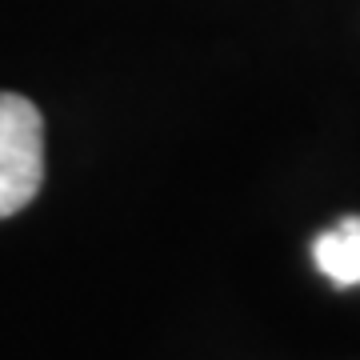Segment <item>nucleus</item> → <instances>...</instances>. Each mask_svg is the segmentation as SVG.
I'll return each instance as SVG.
<instances>
[{"instance_id": "f257e3e1", "label": "nucleus", "mask_w": 360, "mask_h": 360, "mask_svg": "<svg viewBox=\"0 0 360 360\" xmlns=\"http://www.w3.org/2000/svg\"><path fill=\"white\" fill-rule=\"evenodd\" d=\"M44 180V120L37 104L0 92V220L32 205Z\"/></svg>"}, {"instance_id": "f03ea898", "label": "nucleus", "mask_w": 360, "mask_h": 360, "mask_svg": "<svg viewBox=\"0 0 360 360\" xmlns=\"http://www.w3.org/2000/svg\"><path fill=\"white\" fill-rule=\"evenodd\" d=\"M312 260L340 288L360 284V217H345L328 232H321L312 245Z\"/></svg>"}]
</instances>
